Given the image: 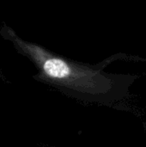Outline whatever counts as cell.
<instances>
[{"instance_id":"6da1fadb","label":"cell","mask_w":146,"mask_h":147,"mask_svg":"<svg viewBox=\"0 0 146 147\" xmlns=\"http://www.w3.org/2000/svg\"><path fill=\"white\" fill-rule=\"evenodd\" d=\"M15 42L35 63L43 77L65 95L82 102L109 108L117 106L129 96L130 88L139 76L110 73L105 68L118 59L146 60L118 53L90 65L65 58L19 38H15Z\"/></svg>"}]
</instances>
